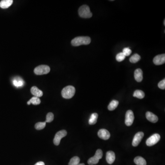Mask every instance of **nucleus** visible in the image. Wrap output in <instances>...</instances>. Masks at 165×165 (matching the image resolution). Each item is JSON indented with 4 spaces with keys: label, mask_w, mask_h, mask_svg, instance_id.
Instances as JSON below:
<instances>
[{
    "label": "nucleus",
    "mask_w": 165,
    "mask_h": 165,
    "mask_svg": "<svg viewBox=\"0 0 165 165\" xmlns=\"http://www.w3.org/2000/svg\"><path fill=\"white\" fill-rule=\"evenodd\" d=\"M91 39L88 36H79L74 38L71 41V44L74 46H78L81 45H87L90 44Z\"/></svg>",
    "instance_id": "f257e3e1"
},
{
    "label": "nucleus",
    "mask_w": 165,
    "mask_h": 165,
    "mask_svg": "<svg viewBox=\"0 0 165 165\" xmlns=\"http://www.w3.org/2000/svg\"><path fill=\"white\" fill-rule=\"evenodd\" d=\"M75 93V89L71 85L66 86L61 91V96L65 99H69L72 98Z\"/></svg>",
    "instance_id": "f03ea898"
},
{
    "label": "nucleus",
    "mask_w": 165,
    "mask_h": 165,
    "mask_svg": "<svg viewBox=\"0 0 165 165\" xmlns=\"http://www.w3.org/2000/svg\"><path fill=\"white\" fill-rule=\"evenodd\" d=\"M78 11L79 16L82 18L88 19L91 18L92 16V14L90 11L89 6L86 5L80 6Z\"/></svg>",
    "instance_id": "7ed1b4c3"
},
{
    "label": "nucleus",
    "mask_w": 165,
    "mask_h": 165,
    "mask_svg": "<svg viewBox=\"0 0 165 165\" xmlns=\"http://www.w3.org/2000/svg\"><path fill=\"white\" fill-rule=\"evenodd\" d=\"M51 69L48 66L41 65L39 66L34 69V73L38 75H44L48 74L50 72Z\"/></svg>",
    "instance_id": "20e7f679"
},
{
    "label": "nucleus",
    "mask_w": 165,
    "mask_h": 165,
    "mask_svg": "<svg viewBox=\"0 0 165 165\" xmlns=\"http://www.w3.org/2000/svg\"><path fill=\"white\" fill-rule=\"evenodd\" d=\"M161 139V136L158 134H155L151 136L146 140V144L148 146H152L159 142Z\"/></svg>",
    "instance_id": "39448f33"
},
{
    "label": "nucleus",
    "mask_w": 165,
    "mask_h": 165,
    "mask_svg": "<svg viewBox=\"0 0 165 165\" xmlns=\"http://www.w3.org/2000/svg\"><path fill=\"white\" fill-rule=\"evenodd\" d=\"M67 134V132L66 130H62L56 133L54 137L53 142L56 145H58L60 143L61 140L64 137H65Z\"/></svg>",
    "instance_id": "423d86ee"
},
{
    "label": "nucleus",
    "mask_w": 165,
    "mask_h": 165,
    "mask_svg": "<svg viewBox=\"0 0 165 165\" xmlns=\"http://www.w3.org/2000/svg\"><path fill=\"white\" fill-rule=\"evenodd\" d=\"M134 113L131 110H129L126 113L125 123L127 126H130L134 121Z\"/></svg>",
    "instance_id": "0eeeda50"
},
{
    "label": "nucleus",
    "mask_w": 165,
    "mask_h": 165,
    "mask_svg": "<svg viewBox=\"0 0 165 165\" xmlns=\"http://www.w3.org/2000/svg\"><path fill=\"white\" fill-rule=\"evenodd\" d=\"M144 136V134L143 132H139L135 134L134 139H133V142H132V145L133 146H137L140 143Z\"/></svg>",
    "instance_id": "6e6552de"
},
{
    "label": "nucleus",
    "mask_w": 165,
    "mask_h": 165,
    "mask_svg": "<svg viewBox=\"0 0 165 165\" xmlns=\"http://www.w3.org/2000/svg\"><path fill=\"white\" fill-rule=\"evenodd\" d=\"M153 62L156 65H161L165 62V54L157 55L154 57Z\"/></svg>",
    "instance_id": "1a4fd4ad"
},
{
    "label": "nucleus",
    "mask_w": 165,
    "mask_h": 165,
    "mask_svg": "<svg viewBox=\"0 0 165 165\" xmlns=\"http://www.w3.org/2000/svg\"><path fill=\"white\" fill-rule=\"evenodd\" d=\"M98 135L99 136V138L101 139H104V140H107V139H109L111 136L109 131L106 130L105 129H100L98 131Z\"/></svg>",
    "instance_id": "9d476101"
},
{
    "label": "nucleus",
    "mask_w": 165,
    "mask_h": 165,
    "mask_svg": "<svg viewBox=\"0 0 165 165\" xmlns=\"http://www.w3.org/2000/svg\"><path fill=\"white\" fill-rule=\"evenodd\" d=\"M115 155L114 152L109 151L106 154V160L107 163L109 164H112L115 160Z\"/></svg>",
    "instance_id": "9b49d317"
},
{
    "label": "nucleus",
    "mask_w": 165,
    "mask_h": 165,
    "mask_svg": "<svg viewBox=\"0 0 165 165\" xmlns=\"http://www.w3.org/2000/svg\"><path fill=\"white\" fill-rule=\"evenodd\" d=\"M146 117L148 120L153 123H156L158 120V117L152 112L150 111H147L146 113Z\"/></svg>",
    "instance_id": "f8f14e48"
},
{
    "label": "nucleus",
    "mask_w": 165,
    "mask_h": 165,
    "mask_svg": "<svg viewBox=\"0 0 165 165\" xmlns=\"http://www.w3.org/2000/svg\"><path fill=\"white\" fill-rule=\"evenodd\" d=\"M31 93L34 96L37 97H41L43 95V93L42 91L41 90L39 89L36 86H33L31 89Z\"/></svg>",
    "instance_id": "ddd939ff"
},
{
    "label": "nucleus",
    "mask_w": 165,
    "mask_h": 165,
    "mask_svg": "<svg viewBox=\"0 0 165 165\" xmlns=\"http://www.w3.org/2000/svg\"><path fill=\"white\" fill-rule=\"evenodd\" d=\"M134 76L136 81L138 82H141L143 80L142 70L140 69H138L135 70Z\"/></svg>",
    "instance_id": "4468645a"
},
{
    "label": "nucleus",
    "mask_w": 165,
    "mask_h": 165,
    "mask_svg": "<svg viewBox=\"0 0 165 165\" xmlns=\"http://www.w3.org/2000/svg\"><path fill=\"white\" fill-rule=\"evenodd\" d=\"M13 0H2L0 2V7L2 9H8L13 4Z\"/></svg>",
    "instance_id": "2eb2a0df"
},
{
    "label": "nucleus",
    "mask_w": 165,
    "mask_h": 165,
    "mask_svg": "<svg viewBox=\"0 0 165 165\" xmlns=\"http://www.w3.org/2000/svg\"><path fill=\"white\" fill-rule=\"evenodd\" d=\"M134 162L137 165H146V161L141 156H137L134 158Z\"/></svg>",
    "instance_id": "dca6fc26"
},
{
    "label": "nucleus",
    "mask_w": 165,
    "mask_h": 165,
    "mask_svg": "<svg viewBox=\"0 0 165 165\" xmlns=\"http://www.w3.org/2000/svg\"><path fill=\"white\" fill-rule=\"evenodd\" d=\"M98 117V115L97 113H92L90 116L89 121V124H95L96 123L97 121Z\"/></svg>",
    "instance_id": "f3484780"
},
{
    "label": "nucleus",
    "mask_w": 165,
    "mask_h": 165,
    "mask_svg": "<svg viewBox=\"0 0 165 165\" xmlns=\"http://www.w3.org/2000/svg\"><path fill=\"white\" fill-rule=\"evenodd\" d=\"M14 85L17 87H22L24 84V82L20 78H16L13 80Z\"/></svg>",
    "instance_id": "a211bd4d"
},
{
    "label": "nucleus",
    "mask_w": 165,
    "mask_h": 165,
    "mask_svg": "<svg viewBox=\"0 0 165 165\" xmlns=\"http://www.w3.org/2000/svg\"><path fill=\"white\" fill-rule=\"evenodd\" d=\"M41 101L40 98L37 97H33L29 101L27 102V104L28 105H30V104H32L34 105H38L41 103Z\"/></svg>",
    "instance_id": "6ab92c4d"
},
{
    "label": "nucleus",
    "mask_w": 165,
    "mask_h": 165,
    "mask_svg": "<svg viewBox=\"0 0 165 165\" xmlns=\"http://www.w3.org/2000/svg\"><path fill=\"white\" fill-rule=\"evenodd\" d=\"M119 102L116 100H113L110 102L108 106V109L109 111L114 110L119 105Z\"/></svg>",
    "instance_id": "aec40b11"
},
{
    "label": "nucleus",
    "mask_w": 165,
    "mask_h": 165,
    "mask_svg": "<svg viewBox=\"0 0 165 165\" xmlns=\"http://www.w3.org/2000/svg\"><path fill=\"white\" fill-rule=\"evenodd\" d=\"M133 96L137 98H139V99H141L144 98L145 94H144V93L142 90H136L134 91Z\"/></svg>",
    "instance_id": "412c9836"
},
{
    "label": "nucleus",
    "mask_w": 165,
    "mask_h": 165,
    "mask_svg": "<svg viewBox=\"0 0 165 165\" xmlns=\"http://www.w3.org/2000/svg\"><path fill=\"white\" fill-rule=\"evenodd\" d=\"M140 59H141V57L139 54H135L130 57V59H129V61L131 63L135 64V63L139 61Z\"/></svg>",
    "instance_id": "4be33fe9"
},
{
    "label": "nucleus",
    "mask_w": 165,
    "mask_h": 165,
    "mask_svg": "<svg viewBox=\"0 0 165 165\" xmlns=\"http://www.w3.org/2000/svg\"><path fill=\"white\" fill-rule=\"evenodd\" d=\"M80 162V159L78 156H74L71 159L69 165H78Z\"/></svg>",
    "instance_id": "5701e85b"
},
{
    "label": "nucleus",
    "mask_w": 165,
    "mask_h": 165,
    "mask_svg": "<svg viewBox=\"0 0 165 165\" xmlns=\"http://www.w3.org/2000/svg\"><path fill=\"white\" fill-rule=\"evenodd\" d=\"M99 160L95 156L89 158L88 161V163L90 165H96L99 162Z\"/></svg>",
    "instance_id": "b1692460"
},
{
    "label": "nucleus",
    "mask_w": 165,
    "mask_h": 165,
    "mask_svg": "<svg viewBox=\"0 0 165 165\" xmlns=\"http://www.w3.org/2000/svg\"><path fill=\"white\" fill-rule=\"evenodd\" d=\"M46 122H39L35 125V128L37 130H41L46 127Z\"/></svg>",
    "instance_id": "393cba45"
},
{
    "label": "nucleus",
    "mask_w": 165,
    "mask_h": 165,
    "mask_svg": "<svg viewBox=\"0 0 165 165\" xmlns=\"http://www.w3.org/2000/svg\"><path fill=\"white\" fill-rule=\"evenodd\" d=\"M54 119V115L51 112H49L46 115V123H51Z\"/></svg>",
    "instance_id": "a878e982"
},
{
    "label": "nucleus",
    "mask_w": 165,
    "mask_h": 165,
    "mask_svg": "<svg viewBox=\"0 0 165 165\" xmlns=\"http://www.w3.org/2000/svg\"><path fill=\"white\" fill-rule=\"evenodd\" d=\"M126 56L124 55L123 54V52H120V53H118L116 56V60L117 61L121 62L124 61L125 58Z\"/></svg>",
    "instance_id": "bb28decb"
},
{
    "label": "nucleus",
    "mask_w": 165,
    "mask_h": 165,
    "mask_svg": "<svg viewBox=\"0 0 165 165\" xmlns=\"http://www.w3.org/2000/svg\"><path fill=\"white\" fill-rule=\"evenodd\" d=\"M132 53V51L129 47L124 48L123 50V53L125 56H128Z\"/></svg>",
    "instance_id": "cd10ccee"
},
{
    "label": "nucleus",
    "mask_w": 165,
    "mask_h": 165,
    "mask_svg": "<svg viewBox=\"0 0 165 165\" xmlns=\"http://www.w3.org/2000/svg\"><path fill=\"white\" fill-rule=\"evenodd\" d=\"M95 156L97 157L99 160L101 159L102 157V156H103V152H102V151L100 150V149H98V150H97L96 152V154H95V156Z\"/></svg>",
    "instance_id": "c85d7f7f"
},
{
    "label": "nucleus",
    "mask_w": 165,
    "mask_h": 165,
    "mask_svg": "<svg viewBox=\"0 0 165 165\" xmlns=\"http://www.w3.org/2000/svg\"><path fill=\"white\" fill-rule=\"evenodd\" d=\"M158 87L161 89H165V79H164L160 81L158 83Z\"/></svg>",
    "instance_id": "c756f323"
},
{
    "label": "nucleus",
    "mask_w": 165,
    "mask_h": 165,
    "mask_svg": "<svg viewBox=\"0 0 165 165\" xmlns=\"http://www.w3.org/2000/svg\"><path fill=\"white\" fill-rule=\"evenodd\" d=\"M34 165H45V163L43 161H39L36 163Z\"/></svg>",
    "instance_id": "7c9ffc66"
},
{
    "label": "nucleus",
    "mask_w": 165,
    "mask_h": 165,
    "mask_svg": "<svg viewBox=\"0 0 165 165\" xmlns=\"http://www.w3.org/2000/svg\"><path fill=\"white\" fill-rule=\"evenodd\" d=\"M78 165H85V164L84 163H81V164H79Z\"/></svg>",
    "instance_id": "2f4dec72"
},
{
    "label": "nucleus",
    "mask_w": 165,
    "mask_h": 165,
    "mask_svg": "<svg viewBox=\"0 0 165 165\" xmlns=\"http://www.w3.org/2000/svg\"><path fill=\"white\" fill-rule=\"evenodd\" d=\"M164 25H165V20H164Z\"/></svg>",
    "instance_id": "473e14b6"
}]
</instances>
